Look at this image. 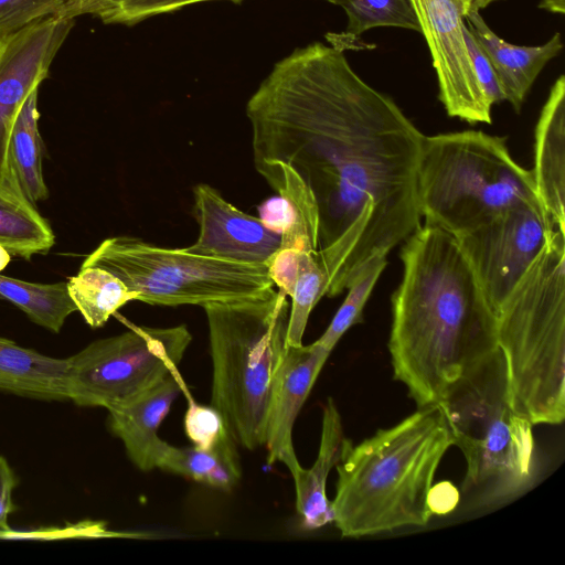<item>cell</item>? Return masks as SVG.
Here are the masks:
<instances>
[{
	"instance_id": "33",
	"label": "cell",
	"mask_w": 565,
	"mask_h": 565,
	"mask_svg": "<svg viewBox=\"0 0 565 565\" xmlns=\"http://www.w3.org/2000/svg\"><path fill=\"white\" fill-rule=\"evenodd\" d=\"M459 501V490L449 481L433 483L427 494V505L433 515L452 512Z\"/></svg>"
},
{
	"instance_id": "17",
	"label": "cell",
	"mask_w": 565,
	"mask_h": 565,
	"mask_svg": "<svg viewBox=\"0 0 565 565\" xmlns=\"http://www.w3.org/2000/svg\"><path fill=\"white\" fill-rule=\"evenodd\" d=\"M465 21L494 68L503 100L519 113L541 71L562 51L559 32L542 45L522 46L497 35L477 10L468 11Z\"/></svg>"
},
{
	"instance_id": "27",
	"label": "cell",
	"mask_w": 565,
	"mask_h": 565,
	"mask_svg": "<svg viewBox=\"0 0 565 565\" xmlns=\"http://www.w3.org/2000/svg\"><path fill=\"white\" fill-rule=\"evenodd\" d=\"M328 276L317 258V252H302L300 256L299 273L291 295L288 344L299 347L306 331L309 316L326 296Z\"/></svg>"
},
{
	"instance_id": "13",
	"label": "cell",
	"mask_w": 565,
	"mask_h": 565,
	"mask_svg": "<svg viewBox=\"0 0 565 565\" xmlns=\"http://www.w3.org/2000/svg\"><path fill=\"white\" fill-rule=\"evenodd\" d=\"M193 215L199 226L190 252L246 264H266L279 248L281 236L259 217L227 202L206 183L193 189Z\"/></svg>"
},
{
	"instance_id": "9",
	"label": "cell",
	"mask_w": 565,
	"mask_h": 565,
	"mask_svg": "<svg viewBox=\"0 0 565 565\" xmlns=\"http://www.w3.org/2000/svg\"><path fill=\"white\" fill-rule=\"evenodd\" d=\"M192 335L185 324L129 330L67 358V399L84 407L122 403L178 370Z\"/></svg>"
},
{
	"instance_id": "4",
	"label": "cell",
	"mask_w": 565,
	"mask_h": 565,
	"mask_svg": "<svg viewBox=\"0 0 565 565\" xmlns=\"http://www.w3.org/2000/svg\"><path fill=\"white\" fill-rule=\"evenodd\" d=\"M507 398L532 425L565 418V232L554 230L494 313Z\"/></svg>"
},
{
	"instance_id": "6",
	"label": "cell",
	"mask_w": 565,
	"mask_h": 565,
	"mask_svg": "<svg viewBox=\"0 0 565 565\" xmlns=\"http://www.w3.org/2000/svg\"><path fill=\"white\" fill-rule=\"evenodd\" d=\"M417 200L425 224L458 237L521 205H542L532 172L510 154L507 139L480 130L424 136Z\"/></svg>"
},
{
	"instance_id": "25",
	"label": "cell",
	"mask_w": 565,
	"mask_h": 565,
	"mask_svg": "<svg viewBox=\"0 0 565 565\" xmlns=\"http://www.w3.org/2000/svg\"><path fill=\"white\" fill-rule=\"evenodd\" d=\"M0 299L22 310L31 321L60 332L70 315L77 311L66 282H30L0 274Z\"/></svg>"
},
{
	"instance_id": "14",
	"label": "cell",
	"mask_w": 565,
	"mask_h": 565,
	"mask_svg": "<svg viewBox=\"0 0 565 565\" xmlns=\"http://www.w3.org/2000/svg\"><path fill=\"white\" fill-rule=\"evenodd\" d=\"M330 353L316 341L289 345L274 375L264 446L267 463L280 462L291 476L301 468L292 444L294 424Z\"/></svg>"
},
{
	"instance_id": "5",
	"label": "cell",
	"mask_w": 565,
	"mask_h": 565,
	"mask_svg": "<svg viewBox=\"0 0 565 565\" xmlns=\"http://www.w3.org/2000/svg\"><path fill=\"white\" fill-rule=\"evenodd\" d=\"M287 297L274 289L256 298L203 306L212 360L211 405L247 450L264 446L274 375L289 347Z\"/></svg>"
},
{
	"instance_id": "10",
	"label": "cell",
	"mask_w": 565,
	"mask_h": 565,
	"mask_svg": "<svg viewBox=\"0 0 565 565\" xmlns=\"http://www.w3.org/2000/svg\"><path fill=\"white\" fill-rule=\"evenodd\" d=\"M554 230L542 205H521L456 237L493 313Z\"/></svg>"
},
{
	"instance_id": "15",
	"label": "cell",
	"mask_w": 565,
	"mask_h": 565,
	"mask_svg": "<svg viewBox=\"0 0 565 565\" xmlns=\"http://www.w3.org/2000/svg\"><path fill=\"white\" fill-rule=\"evenodd\" d=\"M184 388L174 370L131 398L109 407L108 426L126 449L130 461L141 471L158 468L168 443L158 429L173 401Z\"/></svg>"
},
{
	"instance_id": "20",
	"label": "cell",
	"mask_w": 565,
	"mask_h": 565,
	"mask_svg": "<svg viewBox=\"0 0 565 565\" xmlns=\"http://www.w3.org/2000/svg\"><path fill=\"white\" fill-rule=\"evenodd\" d=\"M54 232L11 178L0 177V245L12 256L31 259L47 254Z\"/></svg>"
},
{
	"instance_id": "2",
	"label": "cell",
	"mask_w": 565,
	"mask_h": 565,
	"mask_svg": "<svg viewBox=\"0 0 565 565\" xmlns=\"http://www.w3.org/2000/svg\"><path fill=\"white\" fill-rule=\"evenodd\" d=\"M404 243L388 351L394 377L424 407L499 350L495 317L452 234L424 224Z\"/></svg>"
},
{
	"instance_id": "38",
	"label": "cell",
	"mask_w": 565,
	"mask_h": 565,
	"mask_svg": "<svg viewBox=\"0 0 565 565\" xmlns=\"http://www.w3.org/2000/svg\"><path fill=\"white\" fill-rule=\"evenodd\" d=\"M78 0H67V4H66V11L77 2ZM66 11H65V15H66Z\"/></svg>"
},
{
	"instance_id": "22",
	"label": "cell",
	"mask_w": 565,
	"mask_h": 565,
	"mask_svg": "<svg viewBox=\"0 0 565 565\" xmlns=\"http://www.w3.org/2000/svg\"><path fill=\"white\" fill-rule=\"evenodd\" d=\"M38 93L39 89L33 90L19 111L8 147L9 171L20 191L33 204L49 198L42 170Z\"/></svg>"
},
{
	"instance_id": "1",
	"label": "cell",
	"mask_w": 565,
	"mask_h": 565,
	"mask_svg": "<svg viewBox=\"0 0 565 565\" xmlns=\"http://www.w3.org/2000/svg\"><path fill=\"white\" fill-rule=\"evenodd\" d=\"M246 115L253 160L290 167L313 194L326 296L348 289L420 226L424 135L343 51L320 42L295 50L252 95Z\"/></svg>"
},
{
	"instance_id": "35",
	"label": "cell",
	"mask_w": 565,
	"mask_h": 565,
	"mask_svg": "<svg viewBox=\"0 0 565 565\" xmlns=\"http://www.w3.org/2000/svg\"><path fill=\"white\" fill-rule=\"evenodd\" d=\"M539 8L552 13H564L565 0H541Z\"/></svg>"
},
{
	"instance_id": "3",
	"label": "cell",
	"mask_w": 565,
	"mask_h": 565,
	"mask_svg": "<svg viewBox=\"0 0 565 565\" xmlns=\"http://www.w3.org/2000/svg\"><path fill=\"white\" fill-rule=\"evenodd\" d=\"M452 446L438 404L418 407L396 425L353 445L337 467L331 510L343 537H361L404 526H424L433 514L427 494Z\"/></svg>"
},
{
	"instance_id": "26",
	"label": "cell",
	"mask_w": 565,
	"mask_h": 565,
	"mask_svg": "<svg viewBox=\"0 0 565 565\" xmlns=\"http://www.w3.org/2000/svg\"><path fill=\"white\" fill-rule=\"evenodd\" d=\"M341 7L348 17L342 34H328L334 47L351 43L367 30L394 26L420 32L409 0H328Z\"/></svg>"
},
{
	"instance_id": "34",
	"label": "cell",
	"mask_w": 565,
	"mask_h": 565,
	"mask_svg": "<svg viewBox=\"0 0 565 565\" xmlns=\"http://www.w3.org/2000/svg\"><path fill=\"white\" fill-rule=\"evenodd\" d=\"M18 486V478L6 460L0 456V530L9 531V516L15 510L12 491Z\"/></svg>"
},
{
	"instance_id": "19",
	"label": "cell",
	"mask_w": 565,
	"mask_h": 565,
	"mask_svg": "<svg viewBox=\"0 0 565 565\" xmlns=\"http://www.w3.org/2000/svg\"><path fill=\"white\" fill-rule=\"evenodd\" d=\"M67 360L44 355L0 337V391L65 401Z\"/></svg>"
},
{
	"instance_id": "36",
	"label": "cell",
	"mask_w": 565,
	"mask_h": 565,
	"mask_svg": "<svg viewBox=\"0 0 565 565\" xmlns=\"http://www.w3.org/2000/svg\"><path fill=\"white\" fill-rule=\"evenodd\" d=\"M466 7V13L470 10L480 11L487 8V0H463Z\"/></svg>"
},
{
	"instance_id": "32",
	"label": "cell",
	"mask_w": 565,
	"mask_h": 565,
	"mask_svg": "<svg viewBox=\"0 0 565 565\" xmlns=\"http://www.w3.org/2000/svg\"><path fill=\"white\" fill-rule=\"evenodd\" d=\"M463 36L475 75L487 102L491 106L503 102V95L494 68L467 25L463 28Z\"/></svg>"
},
{
	"instance_id": "31",
	"label": "cell",
	"mask_w": 565,
	"mask_h": 565,
	"mask_svg": "<svg viewBox=\"0 0 565 565\" xmlns=\"http://www.w3.org/2000/svg\"><path fill=\"white\" fill-rule=\"evenodd\" d=\"M184 429L193 446L199 448L214 447L231 435L217 409L192 399L184 416Z\"/></svg>"
},
{
	"instance_id": "16",
	"label": "cell",
	"mask_w": 565,
	"mask_h": 565,
	"mask_svg": "<svg viewBox=\"0 0 565 565\" xmlns=\"http://www.w3.org/2000/svg\"><path fill=\"white\" fill-rule=\"evenodd\" d=\"M542 206L556 228L565 232V78L552 86L534 132L531 171Z\"/></svg>"
},
{
	"instance_id": "11",
	"label": "cell",
	"mask_w": 565,
	"mask_h": 565,
	"mask_svg": "<svg viewBox=\"0 0 565 565\" xmlns=\"http://www.w3.org/2000/svg\"><path fill=\"white\" fill-rule=\"evenodd\" d=\"M436 71L439 100L450 117L491 124L492 106L475 75L466 46L463 0H409Z\"/></svg>"
},
{
	"instance_id": "29",
	"label": "cell",
	"mask_w": 565,
	"mask_h": 565,
	"mask_svg": "<svg viewBox=\"0 0 565 565\" xmlns=\"http://www.w3.org/2000/svg\"><path fill=\"white\" fill-rule=\"evenodd\" d=\"M387 265L386 258L375 260L349 288L343 303L338 309L329 327L316 341L332 351L341 337L354 324L363 321V309L376 281Z\"/></svg>"
},
{
	"instance_id": "23",
	"label": "cell",
	"mask_w": 565,
	"mask_h": 565,
	"mask_svg": "<svg viewBox=\"0 0 565 565\" xmlns=\"http://www.w3.org/2000/svg\"><path fill=\"white\" fill-rule=\"evenodd\" d=\"M232 435L211 448L168 445L158 469L228 491L239 481L242 466Z\"/></svg>"
},
{
	"instance_id": "24",
	"label": "cell",
	"mask_w": 565,
	"mask_h": 565,
	"mask_svg": "<svg viewBox=\"0 0 565 565\" xmlns=\"http://www.w3.org/2000/svg\"><path fill=\"white\" fill-rule=\"evenodd\" d=\"M66 284L76 310L92 328L103 327L118 309L135 300L118 277L97 266H81Z\"/></svg>"
},
{
	"instance_id": "8",
	"label": "cell",
	"mask_w": 565,
	"mask_h": 565,
	"mask_svg": "<svg viewBox=\"0 0 565 565\" xmlns=\"http://www.w3.org/2000/svg\"><path fill=\"white\" fill-rule=\"evenodd\" d=\"M118 277L135 300L156 306L227 302L271 292L266 264H246L168 248L119 235L104 239L83 262Z\"/></svg>"
},
{
	"instance_id": "30",
	"label": "cell",
	"mask_w": 565,
	"mask_h": 565,
	"mask_svg": "<svg viewBox=\"0 0 565 565\" xmlns=\"http://www.w3.org/2000/svg\"><path fill=\"white\" fill-rule=\"evenodd\" d=\"M66 4L67 0H0V40L41 20L65 15Z\"/></svg>"
},
{
	"instance_id": "18",
	"label": "cell",
	"mask_w": 565,
	"mask_h": 565,
	"mask_svg": "<svg viewBox=\"0 0 565 565\" xmlns=\"http://www.w3.org/2000/svg\"><path fill=\"white\" fill-rule=\"evenodd\" d=\"M348 440L335 402L329 397L323 406L316 461L311 468L301 467L291 476L295 482L297 513L306 530H317L333 520L331 501L326 493L327 479L330 470L339 463Z\"/></svg>"
},
{
	"instance_id": "39",
	"label": "cell",
	"mask_w": 565,
	"mask_h": 565,
	"mask_svg": "<svg viewBox=\"0 0 565 565\" xmlns=\"http://www.w3.org/2000/svg\"><path fill=\"white\" fill-rule=\"evenodd\" d=\"M497 1H500V0H487V7L493 2H497Z\"/></svg>"
},
{
	"instance_id": "21",
	"label": "cell",
	"mask_w": 565,
	"mask_h": 565,
	"mask_svg": "<svg viewBox=\"0 0 565 565\" xmlns=\"http://www.w3.org/2000/svg\"><path fill=\"white\" fill-rule=\"evenodd\" d=\"M254 166L290 210L291 222L280 234L279 247L318 252L319 214L310 189L294 169L284 163L258 160Z\"/></svg>"
},
{
	"instance_id": "12",
	"label": "cell",
	"mask_w": 565,
	"mask_h": 565,
	"mask_svg": "<svg viewBox=\"0 0 565 565\" xmlns=\"http://www.w3.org/2000/svg\"><path fill=\"white\" fill-rule=\"evenodd\" d=\"M73 25V18L52 17L0 40L1 178L13 179L8 167V147L18 114L30 94L49 76L50 66Z\"/></svg>"
},
{
	"instance_id": "28",
	"label": "cell",
	"mask_w": 565,
	"mask_h": 565,
	"mask_svg": "<svg viewBox=\"0 0 565 565\" xmlns=\"http://www.w3.org/2000/svg\"><path fill=\"white\" fill-rule=\"evenodd\" d=\"M206 1L214 0H78L66 14L73 19L82 14H92L104 23L132 25L153 15L174 12Z\"/></svg>"
},
{
	"instance_id": "7",
	"label": "cell",
	"mask_w": 565,
	"mask_h": 565,
	"mask_svg": "<svg viewBox=\"0 0 565 565\" xmlns=\"http://www.w3.org/2000/svg\"><path fill=\"white\" fill-rule=\"evenodd\" d=\"M452 445L463 454L465 495L495 505L521 494L534 478L533 425L507 398L505 367L498 350L437 403Z\"/></svg>"
},
{
	"instance_id": "37",
	"label": "cell",
	"mask_w": 565,
	"mask_h": 565,
	"mask_svg": "<svg viewBox=\"0 0 565 565\" xmlns=\"http://www.w3.org/2000/svg\"><path fill=\"white\" fill-rule=\"evenodd\" d=\"M11 256L7 248L0 245V274L11 262Z\"/></svg>"
}]
</instances>
